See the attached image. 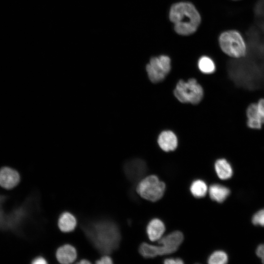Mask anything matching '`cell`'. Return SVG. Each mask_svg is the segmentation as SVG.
<instances>
[{"label":"cell","mask_w":264,"mask_h":264,"mask_svg":"<svg viewBox=\"0 0 264 264\" xmlns=\"http://www.w3.org/2000/svg\"><path fill=\"white\" fill-rule=\"evenodd\" d=\"M83 229L92 244L103 254H110L116 249L120 241V233L112 221L101 220L83 225Z\"/></svg>","instance_id":"1"},{"label":"cell","mask_w":264,"mask_h":264,"mask_svg":"<svg viewBox=\"0 0 264 264\" xmlns=\"http://www.w3.org/2000/svg\"><path fill=\"white\" fill-rule=\"evenodd\" d=\"M169 17L174 24L175 31L182 36L195 33L201 22L198 11L189 2L182 1L174 4L170 8Z\"/></svg>","instance_id":"2"},{"label":"cell","mask_w":264,"mask_h":264,"mask_svg":"<svg viewBox=\"0 0 264 264\" xmlns=\"http://www.w3.org/2000/svg\"><path fill=\"white\" fill-rule=\"evenodd\" d=\"M221 50L230 58L240 59L247 54V46L240 32L230 29L222 32L218 37Z\"/></svg>","instance_id":"3"},{"label":"cell","mask_w":264,"mask_h":264,"mask_svg":"<svg viewBox=\"0 0 264 264\" xmlns=\"http://www.w3.org/2000/svg\"><path fill=\"white\" fill-rule=\"evenodd\" d=\"M174 94L181 103L196 105L202 99L203 89L196 79L190 78L186 82L179 80L176 85Z\"/></svg>","instance_id":"4"},{"label":"cell","mask_w":264,"mask_h":264,"mask_svg":"<svg viewBox=\"0 0 264 264\" xmlns=\"http://www.w3.org/2000/svg\"><path fill=\"white\" fill-rule=\"evenodd\" d=\"M166 189L165 183L155 175L142 179L137 184L136 192L142 198L153 202L160 199Z\"/></svg>","instance_id":"5"},{"label":"cell","mask_w":264,"mask_h":264,"mask_svg":"<svg viewBox=\"0 0 264 264\" xmlns=\"http://www.w3.org/2000/svg\"><path fill=\"white\" fill-rule=\"evenodd\" d=\"M171 68V59L166 55L152 57L146 65L149 80L153 83L162 82L169 74Z\"/></svg>","instance_id":"6"},{"label":"cell","mask_w":264,"mask_h":264,"mask_svg":"<svg viewBox=\"0 0 264 264\" xmlns=\"http://www.w3.org/2000/svg\"><path fill=\"white\" fill-rule=\"evenodd\" d=\"M183 241V234L179 231H174L158 240L160 245H154L155 256L167 255L176 252Z\"/></svg>","instance_id":"7"},{"label":"cell","mask_w":264,"mask_h":264,"mask_svg":"<svg viewBox=\"0 0 264 264\" xmlns=\"http://www.w3.org/2000/svg\"><path fill=\"white\" fill-rule=\"evenodd\" d=\"M127 178L133 183L139 182L147 171L146 163L142 159L133 158L128 160L124 165Z\"/></svg>","instance_id":"8"},{"label":"cell","mask_w":264,"mask_h":264,"mask_svg":"<svg viewBox=\"0 0 264 264\" xmlns=\"http://www.w3.org/2000/svg\"><path fill=\"white\" fill-rule=\"evenodd\" d=\"M20 181L19 173L15 170L8 167L0 169V186L10 189L16 186Z\"/></svg>","instance_id":"9"},{"label":"cell","mask_w":264,"mask_h":264,"mask_svg":"<svg viewBox=\"0 0 264 264\" xmlns=\"http://www.w3.org/2000/svg\"><path fill=\"white\" fill-rule=\"evenodd\" d=\"M157 142L160 148L165 152L174 151L177 147L178 140L175 133L171 131H162L159 135Z\"/></svg>","instance_id":"10"},{"label":"cell","mask_w":264,"mask_h":264,"mask_svg":"<svg viewBox=\"0 0 264 264\" xmlns=\"http://www.w3.org/2000/svg\"><path fill=\"white\" fill-rule=\"evenodd\" d=\"M165 231V226L162 220L155 218L152 220L147 226V234L152 242L158 241Z\"/></svg>","instance_id":"11"},{"label":"cell","mask_w":264,"mask_h":264,"mask_svg":"<svg viewBox=\"0 0 264 264\" xmlns=\"http://www.w3.org/2000/svg\"><path fill=\"white\" fill-rule=\"evenodd\" d=\"M77 257L75 248L70 244H65L60 247L56 252L57 260L61 264H70Z\"/></svg>","instance_id":"12"},{"label":"cell","mask_w":264,"mask_h":264,"mask_svg":"<svg viewBox=\"0 0 264 264\" xmlns=\"http://www.w3.org/2000/svg\"><path fill=\"white\" fill-rule=\"evenodd\" d=\"M230 191L227 187L219 184L211 185L209 189L210 198L214 201L221 203L229 196Z\"/></svg>","instance_id":"13"},{"label":"cell","mask_w":264,"mask_h":264,"mask_svg":"<svg viewBox=\"0 0 264 264\" xmlns=\"http://www.w3.org/2000/svg\"><path fill=\"white\" fill-rule=\"evenodd\" d=\"M215 169L218 177L222 180L231 178L233 175V169L230 164L225 159L220 158L215 163Z\"/></svg>","instance_id":"14"},{"label":"cell","mask_w":264,"mask_h":264,"mask_svg":"<svg viewBox=\"0 0 264 264\" xmlns=\"http://www.w3.org/2000/svg\"><path fill=\"white\" fill-rule=\"evenodd\" d=\"M247 126L253 129H260L263 124L258 111L257 104H250L246 110Z\"/></svg>","instance_id":"15"},{"label":"cell","mask_w":264,"mask_h":264,"mask_svg":"<svg viewBox=\"0 0 264 264\" xmlns=\"http://www.w3.org/2000/svg\"><path fill=\"white\" fill-rule=\"evenodd\" d=\"M77 221L75 217L69 212H64L61 214L58 220V226L64 232L73 231L76 225Z\"/></svg>","instance_id":"16"},{"label":"cell","mask_w":264,"mask_h":264,"mask_svg":"<svg viewBox=\"0 0 264 264\" xmlns=\"http://www.w3.org/2000/svg\"><path fill=\"white\" fill-rule=\"evenodd\" d=\"M192 195L197 198L204 197L207 192L206 183L201 179H197L192 182L190 188Z\"/></svg>","instance_id":"17"},{"label":"cell","mask_w":264,"mask_h":264,"mask_svg":"<svg viewBox=\"0 0 264 264\" xmlns=\"http://www.w3.org/2000/svg\"><path fill=\"white\" fill-rule=\"evenodd\" d=\"M198 67L200 71L205 74H211L216 70L215 62L210 57L203 56L198 61Z\"/></svg>","instance_id":"18"},{"label":"cell","mask_w":264,"mask_h":264,"mask_svg":"<svg viewBox=\"0 0 264 264\" xmlns=\"http://www.w3.org/2000/svg\"><path fill=\"white\" fill-rule=\"evenodd\" d=\"M228 261V255L222 250H217L213 252L208 259L210 264H224Z\"/></svg>","instance_id":"19"},{"label":"cell","mask_w":264,"mask_h":264,"mask_svg":"<svg viewBox=\"0 0 264 264\" xmlns=\"http://www.w3.org/2000/svg\"><path fill=\"white\" fill-rule=\"evenodd\" d=\"M252 223L255 225L264 226V209H262L253 216Z\"/></svg>","instance_id":"20"},{"label":"cell","mask_w":264,"mask_h":264,"mask_svg":"<svg viewBox=\"0 0 264 264\" xmlns=\"http://www.w3.org/2000/svg\"><path fill=\"white\" fill-rule=\"evenodd\" d=\"M257 107L258 113L262 120V123H264V99L259 100L257 103Z\"/></svg>","instance_id":"21"},{"label":"cell","mask_w":264,"mask_h":264,"mask_svg":"<svg viewBox=\"0 0 264 264\" xmlns=\"http://www.w3.org/2000/svg\"><path fill=\"white\" fill-rule=\"evenodd\" d=\"M6 199V197L0 195V229H1L2 217L4 213V209H3V203Z\"/></svg>","instance_id":"22"},{"label":"cell","mask_w":264,"mask_h":264,"mask_svg":"<svg viewBox=\"0 0 264 264\" xmlns=\"http://www.w3.org/2000/svg\"><path fill=\"white\" fill-rule=\"evenodd\" d=\"M256 254L264 264V244L259 245L256 249Z\"/></svg>","instance_id":"23"},{"label":"cell","mask_w":264,"mask_h":264,"mask_svg":"<svg viewBox=\"0 0 264 264\" xmlns=\"http://www.w3.org/2000/svg\"><path fill=\"white\" fill-rule=\"evenodd\" d=\"M165 264H182L183 260L180 258H168L164 261Z\"/></svg>","instance_id":"24"},{"label":"cell","mask_w":264,"mask_h":264,"mask_svg":"<svg viewBox=\"0 0 264 264\" xmlns=\"http://www.w3.org/2000/svg\"><path fill=\"white\" fill-rule=\"evenodd\" d=\"M98 264H111L112 261L111 258L108 256H104L96 262Z\"/></svg>","instance_id":"25"},{"label":"cell","mask_w":264,"mask_h":264,"mask_svg":"<svg viewBox=\"0 0 264 264\" xmlns=\"http://www.w3.org/2000/svg\"><path fill=\"white\" fill-rule=\"evenodd\" d=\"M32 264H46L47 262L46 260L43 257H37L34 259L32 261Z\"/></svg>","instance_id":"26"},{"label":"cell","mask_w":264,"mask_h":264,"mask_svg":"<svg viewBox=\"0 0 264 264\" xmlns=\"http://www.w3.org/2000/svg\"><path fill=\"white\" fill-rule=\"evenodd\" d=\"M90 263L87 260H82L81 261H80L79 262V264H90Z\"/></svg>","instance_id":"27"},{"label":"cell","mask_w":264,"mask_h":264,"mask_svg":"<svg viewBox=\"0 0 264 264\" xmlns=\"http://www.w3.org/2000/svg\"></svg>","instance_id":"28"}]
</instances>
